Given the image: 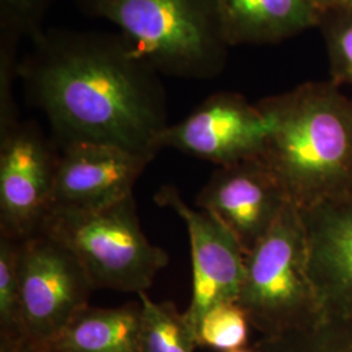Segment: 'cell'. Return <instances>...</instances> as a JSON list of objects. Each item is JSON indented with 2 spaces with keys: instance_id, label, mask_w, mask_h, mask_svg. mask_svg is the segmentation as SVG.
<instances>
[{
  "instance_id": "12",
  "label": "cell",
  "mask_w": 352,
  "mask_h": 352,
  "mask_svg": "<svg viewBox=\"0 0 352 352\" xmlns=\"http://www.w3.org/2000/svg\"><path fill=\"white\" fill-rule=\"evenodd\" d=\"M300 213L322 317L352 315V193Z\"/></svg>"
},
{
  "instance_id": "18",
  "label": "cell",
  "mask_w": 352,
  "mask_h": 352,
  "mask_svg": "<svg viewBox=\"0 0 352 352\" xmlns=\"http://www.w3.org/2000/svg\"><path fill=\"white\" fill-rule=\"evenodd\" d=\"M19 250L20 240L0 235V337L23 334Z\"/></svg>"
},
{
  "instance_id": "19",
  "label": "cell",
  "mask_w": 352,
  "mask_h": 352,
  "mask_svg": "<svg viewBox=\"0 0 352 352\" xmlns=\"http://www.w3.org/2000/svg\"><path fill=\"white\" fill-rule=\"evenodd\" d=\"M20 38L11 32L0 30V138L20 123L13 97L14 81L20 77L21 60L17 58Z\"/></svg>"
},
{
  "instance_id": "10",
  "label": "cell",
  "mask_w": 352,
  "mask_h": 352,
  "mask_svg": "<svg viewBox=\"0 0 352 352\" xmlns=\"http://www.w3.org/2000/svg\"><path fill=\"white\" fill-rule=\"evenodd\" d=\"M289 202L277 177L260 158L218 167L196 199L197 208L226 227L245 254Z\"/></svg>"
},
{
  "instance_id": "20",
  "label": "cell",
  "mask_w": 352,
  "mask_h": 352,
  "mask_svg": "<svg viewBox=\"0 0 352 352\" xmlns=\"http://www.w3.org/2000/svg\"><path fill=\"white\" fill-rule=\"evenodd\" d=\"M56 0H0V30L19 37L39 36L42 23Z\"/></svg>"
},
{
  "instance_id": "15",
  "label": "cell",
  "mask_w": 352,
  "mask_h": 352,
  "mask_svg": "<svg viewBox=\"0 0 352 352\" xmlns=\"http://www.w3.org/2000/svg\"><path fill=\"white\" fill-rule=\"evenodd\" d=\"M141 352H195L199 347L184 314L174 302H155L148 292H140Z\"/></svg>"
},
{
  "instance_id": "9",
  "label": "cell",
  "mask_w": 352,
  "mask_h": 352,
  "mask_svg": "<svg viewBox=\"0 0 352 352\" xmlns=\"http://www.w3.org/2000/svg\"><path fill=\"white\" fill-rule=\"evenodd\" d=\"M154 199L158 205L174 210L187 226L192 296L184 317L196 338L202 317L209 309L221 302H238L245 253L226 227L212 214L189 206L175 187L164 186Z\"/></svg>"
},
{
  "instance_id": "24",
  "label": "cell",
  "mask_w": 352,
  "mask_h": 352,
  "mask_svg": "<svg viewBox=\"0 0 352 352\" xmlns=\"http://www.w3.org/2000/svg\"><path fill=\"white\" fill-rule=\"evenodd\" d=\"M228 352H260L258 350H244V349H239V350H234V351H228Z\"/></svg>"
},
{
  "instance_id": "14",
  "label": "cell",
  "mask_w": 352,
  "mask_h": 352,
  "mask_svg": "<svg viewBox=\"0 0 352 352\" xmlns=\"http://www.w3.org/2000/svg\"><path fill=\"white\" fill-rule=\"evenodd\" d=\"M141 305H87L50 343L52 352H141Z\"/></svg>"
},
{
  "instance_id": "16",
  "label": "cell",
  "mask_w": 352,
  "mask_h": 352,
  "mask_svg": "<svg viewBox=\"0 0 352 352\" xmlns=\"http://www.w3.org/2000/svg\"><path fill=\"white\" fill-rule=\"evenodd\" d=\"M260 352H352V315L322 317L314 325L261 338Z\"/></svg>"
},
{
  "instance_id": "6",
  "label": "cell",
  "mask_w": 352,
  "mask_h": 352,
  "mask_svg": "<svg viewBox=\"0 0 352 352\" xmlns=\"http://www.w3.org/2000/svg\"><path fill=\"white\" fill-rule=\"evenodd\" d=\"M19 278L23 334L45 344L89 305L96 289L75 256L41 231L20 240Z\"/></svg>"
},
{
  "instance_id": "23",
  "label": "cell",
  "mask_w": 352,
  "mask_h": 352,
  "mask_svg": "<svg viewBox=\"0 0 352 352\" xmlns=\"http://www.w3.org/2000/svg\"><path fill=\"white\" fill-rule=\"evenodd\" d=\"M316 8L324 16L325 13L352 12V0H312Z\"/></svg>"
},
{
  "instance_id": "5",
  "label": "cell",
  "mask_w": 352,
  "mask_h": 352,
  "mask_svg": "<svg viewBox=\"0 0 352 352\" xmlns=\"http://www.w3.org/2000/svg\"><path fill=\"white\" fill-rule=\"evenodd\" d=\"M238 302L263 338L314 325L322 318L308 266L299 208L289 202L244 260Z\"/></svg>"
},
{
  "instance_id": "13",
  "label": "cell",
  "mask_w": 352,
  "mask_h": 352,
  "mask_svg": "<svg viewBox=\"0 0 352 352\" xmlns=\"http://www.w3.org/2000/svg\"><path fill=\"white\" fill-rule=\"evenodd\" d=\"M228 46L277 43L322 19L312 0H215Z\"/></svg>"
},
{
  "instance_id": "17",
  "label": "cell",
  "mask_w": 352,
  "mask_h": 352,
  "mask_svg": "<svg viewBox=\"0 0 352 352\" xmlns=\"http://www.w3.org/2000/svg\"><path fill=\"white\" fill-rule=\"evenodd\" d=\"M251 321L238 302H221L202 317L197 346L218 351L239 350L248 342Z\"/></svg>"
},
{
  "instance_id": "1",
  "label": "cell",
  "mask_w": 352,
  "mask_h": 352,
  "mask_svg": "<svg viewBox=\"0 0 352 352\" xmlns=\"http://www.w3.org/2000/svg\"><path fill=\"white\" fill-rule=\"evenodd\" d=\"M20 78L64 144L91 141L155 157L167 123L164 85L123 36L43 30Z\"/></svg>"
},
{
  "instance_id": "7",
  "label": "cell",
  "mask_w": 352,
  "mask_h": 352,
  "mask_svg": "<svg viewBox=\"0 0 352 352\" xmlns=\"http://www.w3.org/2000/svg\"><path fill=\"white\" fill-rule=\"evenodd\" d=\"M58 160L34 123L0 138V235L23 240L41 231L54 206Z\"/></svg>"
},
{
  "instance_id": "4",
  "label": "cell",
  "mask_w": 352,
  "mask_h": 352,
  "mask_svg": "<svg viewBox=\"0 0 352 352\" xmlns=\"http://www.w3.org/2000/svg\"><path fill=\"white\" fill-rule=\"evenodd\" d=\"M41 232L75 256L96 289L139 295L168 264L140 226L133 196L100 209L52 206Z\"/></svg>"
},
{
  "instance_id": "2",
  "label": "cell",
  "mask_w": 352,
  "mask_h": 352,
  "mask_svg": "<svg viewBox=\"0 0 352 352\" xmlns=\"http://www.w3.org/2000/svg\"><path fill=\"white\" fill-rule=\"evenodd\" d=\"M272 120L260 160L300 210L352 193V100L304 84L258 103Z\"/></svg>"
},
{
  "instance_id": "8",
  "label": "cell",
  "mask_w": 352,
  "mask_h": 352,
  "mask_svg": "<svg viewBox=\"0 0 352 352\" xmlns=\"http://www.w3.org/2000/svg\"><path fill=\"white\" fill-rule=\"evenodd\" d=\"M272 131L269 115L235 93H218L168 124L160 148H171L218 167L258 158Z\"/></svg>"
},
{
  "instance_id": "22",
  "label": "cell",
  "mask_w": 352,
  "mask_h": 352,
  "mask_svg": "<svg viewBox=\"0 0 352 352\" xmlns=\"http://www.w3.org/2000/svg\"><path fill=\"white\" fill-rule=\"evenodd\" d=\"M0 352H52L50 344L30 340L24 334L0 337Z\"/></svg>"
},
{
  "instance_id": "3",
  "label": "cell",
  "mask_w": 352,
  "mask_h": 352,
  "mask_svg": "<svg viewBox=\"0 0 352 352\" xmlns=\"http://www.w3.org/2000/svg\"><path fill=\"white\" fill-rule=\"evenodd\" d=\"M122 36L158 75L205 80L222 72L230 47L215 0H75Z\"/></svg>"
},
{
  "instance_id": "11",
  "label": "cell",
  "mask_w": 352,
  "mask_h": 352,
  "mask_svg": "<svg viewBox=\"0 0 352 352\" xmlns=\"http://www.w3.org/2000/svg\"><path fill=\"white\" fill-rule=\"evenodd\" d=\"M153 157L120 146L72 141L59 154L54 206L100 209L133 196V187Z\"/></svg>"
},
{
  "instance_id": "21",
  "label": "cell",
  "mask_w": 352,
  "mask_h": 352,
  "mask_svg": "<svg viewBox=\"0 0 352 352\" xmlns=\"http://www.w3.org/2000/svg\"><path fill=\"white\" fill-rule=\"evenodd\" d=\"M327 26V46L334 78L352 87V12L334 14Z\"/></svg>"
}]
</instances>
